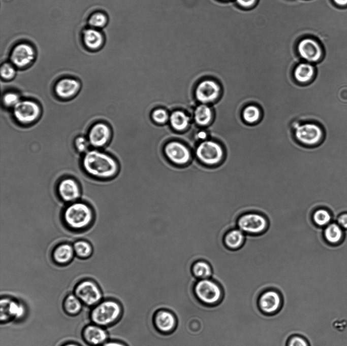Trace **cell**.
<instances>
[{
  "instance_id": "obj_38",
  "label": "cell",
  "mask_w": 347,
  "mask_h": 346,
  "mask_svg": "<svg viewBox=\"0 0 347 346\" xmlns=\"http://www.w3.org/2000/svg\"><path fill=\"white\" fill-rule=\"evenodd\" d=\"M75 146L77 149L81 152L88 150L90 143L88 140L83 136L77 137L75 141Z\"/></svg>"
},
{
  "instance_id": "obj_44",
  "label": "cell",
  "mask_w": 347,
  "mask_h": 346,
  "mask_svg": "<svg viewBox=\"0 0 347 346\" xmlns=\"http://www.w3.org/2000/svg\"><path fill=\"white\" fill-rule=\"evenodd\" d=\"M64 346H79V345H78L76 344H74V343H70L66 344L64 345Z\"/></svg>"
},
{
  "instance_id": "obj_25",
  "label": "cell",
  "mask_w": 347,
  "mask_h": 346,
  "mask_svg": "<svg viewBox=\"0 0 347 346\" xmlns=\"http://www.w3.org/2000/svg\"><path fill=\"white\" fill-rule=\"evenodd\" d=\"M192 273L197 280L211 278L213 270L211 265L206 261L199 260L192 266Z\"/></svg>"
},
{
  "instance_id": "obj_17",
  "label": "cell",
  "mask_w": 347,
  "mask_h": 346,
  "mask_svg": "<svg viewBox=\"0 0 347 346\" xmlns=\"http://www.w3.org/2000/svg\"><path fill=\"white\" fill-rule=\"evenodd\" d=\"M300 56L309 62H316L321 57L322 51L319 44L311 39L300 41L297 47Z\"/></svg>"
},
{
  "instance_id": "obj_21",
  "label": "cell",
  "mask_w": 347,
  "mask_h": 346,
  "mask_svg": "<svg viewBox=\"0 0 347 346\" xmlns=\"http://www.w3.org/2000/svg\"><path fill=\"white\" fill-rule=\"evenodd\" d=\"M80 87V84L77 80L72 78H64L57 82L54 89L58 96L68 98L76 94Z\"/></svg>"
},
{
  "instance_id": "obj_13",
  "label": "cell",
  "mask_w": 347,
  "mask_h": 346,
  "mask_svg": "<svg viewBox=\"0 0 347 346\" xmlns=\"http://www.w3.org/2000/svg\"><path fill=\"white\" fill-rule=\"evenodd\" d=\"M35 51L31 45L21 43L13 49L10 59L12 64L18 67H23L29 64L34 59Z\"/></svg>"
},
{
  "instance_id": "obj_11",
  "label": "cell",
  "mask_w": 347,
  "mask_h": 346,
  "mask_svg": "<svg viewBox=\"0 0 347 346\" xmlns=\"http://www.w3.org/2000/svg\"><path fill=\"white\" fill-rule=\"evenodd\" d=\"M40 112L39 106L31 100H20L13 108L15 118L22 123H29L35 121L39 116Z\"/></svg>"
},
{
  "instance_id": "obj_31",
  "label": "cell",
  "mask_w": 347,
  "mask_h": 346,
  "mask_svg": "<svg viewBox=\"0 0 347 346\" xmlns=\"http://www.w3.org/2000/svg\"><path fill=\"white\" fill-rule=\"evenodd\" d=\"M324 235L328 241L337 243L342 238V232L340 228L336 224L329 225L325 230Z\"/></svg>"
},
{
  "instance_id": "obj_43",
  "label": "cell",
  "mask_w": 347,
  "mask_h": 346,
  "mask_svg": "<svg viewBox=\"0 0 347 346\" xmlns=\"http://www.w3.org/2000/svg\"><path fill=\"white\" fill-rule=\"evenodd\" d=\"M337 5L344 6L347 5V0H333Z\"/></svg>"
},
{
  "instance_id": "obj_6",
  "label": "cell",
  "mask_w": 347,
  "mask_h": 346,
  "mask_svg": "<svg viewBox=\"0 0 347 346\" xmlns=\"http://www.w3.org/2000/svg\"><path fill=\"white\" fill-rule=\"evenodd\" d=\"M196 152L202 162L210 166L219 164L224 156L223 147L218 143L212 141H205L200 143Z\"/></svg>"
},
{
  "instance_id": "obj_15",
  "label": "cell",
  "mask_w": 347,
  "mask_h": 346,
  "mask_svg": "<svg viewBox=\"0 0 347 346\" xmlns=\"http://www.w3.org/2000/svg\"><path fill=\"white\" fill-rule=\"evenodd\" d=\"M50 255L53 263L59 266L68 265L75 257L73 245L68 242L55 245Z\"/></svg>"
},
{
  "instance_id": "obj_39",
  "label": "cell",
  "mask_w": 347,
  "mask_h": 346,
  "mask_svg": "<svg viewBox=\"0 0 347 346\" xmlns=\"http://www.w3.org/2000/svg\"><path fill=\"white\" fill-rule=\"evenodd\" d=\"M257 0H236L239 5L244 8L252 7L256 2Z\"/></svg>"
},
{
  "instance_id": "obj_9",
  "label": "cell",
  "mask_w": 347,
  "mask_h": 346,
  "mask_svg": "<svg viewBox=\"0 0 347 346\" xmlns=\"http://www.w3.org/2000/svg\"><path fill=\"white\" fill-rule=\"evenodd\" d=\"M283 299L280 293L275 289H269L262 292L258 300L260 311L266 315L277 314L281 309Z\"/></svg>"
},
{
  "instance_id": "obj_26",
  "label": "cell",
  "mask_w": 347,
  "mask_h": 346,
  "mask_svg": "<svg viewBox=\"0 0 347 346\" xmlns=\"http://www.w3.org/2000/svg\"><path fill=\"white\" fill-rule=\"evenodd\" d=\"M75 256L79 259H86L93 253L92 244L85 239H77L73 243Z\"/></svg>"
},
{
  "instance_id": "obj_22",
  "label": "cell",
  "mask_w": 347,
  "mask_h": 346,
  "mask_svg": "<svg viewBox=\"0 0 347 346\" xmlns=\"http://www.w3.org/2000/svg\"><path fill=\"white\" fill-rule=\"evenodd\" d=\"M294 79L299 83L309 84L313 81L315 76V69L309 63H300L294 70Z\"/></svg>"
},
{
  "instance_id": "obj_27",
  "label": "cell",
  "mask_w": 347,
  "mask_h": 346,
  "mask_svg": "<svg viewBox=\"0 0 347 346\" xmlns=\"http://www.w3.org/2000/svg\"><path fill=\"white\" fill-rule=\"evenodd\" d=\"M196 122L200 126H206L211 121L212 112L211 108L206 104L198 106L194 113Z\"/></svg>"
},
{
  "instance_id": "obj_20",
  "label": "cell",
  "mask_w": 347,
  "mask_h": 346,
  "mask_svg": "<svg viewBox=\"0 0 347 346\" xmlns=\"http://www.w3.org/2000/svg\"><path fill=\"white\" fill-rule=\"evenodd\" d=\"M83 336L86 342L94 345H98L106 342L108 334L101 326L96 324L89 325L84 329Z\"/></svg>"
},
{
  "instance_id": "obj_19",
  "label": "cell",
  "mask_w": 347,
  "mask_h": 346,
  "mask_svg": "<svg viewBox=\"0 0 347 346\" xmlns=\"http://www.w3.org/2000/svg\"><path fill=\"white\" fill-rule=\"evenodd\" d=\"M110 135L109 127L103 123H98L91 128L88 134V141L92 146L101 147L108 142Z\"/></svg>"
},
{
  "instance_id": "obj_42",
  "label": "cell",
  "mask_w": 347,
  "mask_h": 346,
  "mask_svg": "<svg viewBox=\"0 0 347 346\" xmlns=\"http://www.w3.org/2000/svg\"><path fill=\"white\" fill-rule=\"evenodd\" d=\"M198 138L200 139H205L207 136V134L204 131H200L198 134Z\"/></svg>"
},
{
  "instance_id": "obj_37",
  "label": "cell",
  "mask_w": 347,
  "mask_h": 346,
  "mask_svg": "<svg viewBox=\"0 0 347 346\" xmlns=\"http://www.w3.org/2000/svg\"><path fill=\"white\" fill-rule=\"evenodd\" d=\"M152 118L156 123H164L168 120V115L165 110L158 109L153 111Z\"/></svg>"
},
{
  "instance_id": "obj_14",
  "label": "cell",
  "mask_w": 347,
  "mask_h": 346,
  "mask_svg": "<svg viewBox=\"0 0 347 346\" xmlns=\"http://www.w3.org/2000/svg\"><path fill=\"white\" fill-rule=\"evenodd\" d=\"M153 322L155 328L161 333L169 334L177 326L175 315L169 310L160 309L154 314Z\"/></svg>"
},
{
  "instance_id": "obj_2",
  "label": "cell",
  "mask_w": 347,
  "mask_h": 346,
  "mask_svg": "<svg viewBox=\"0 0 347 346\" xmlns=\"http://www.w3.org/2000/svg\"><path fill=\"white\" fill-rule=\"evenodd\" d=\"M82 165L88 175L102 181L114 178L118 172V166L115 160L109 155L97 150L86 152Z\"/></svg>"
},
{
  "instance_id": "obj_36",
  "label": "cell",
  "mask_w": 347,
  "mask_h": 346,
  "mask_svg": "<svg viewBox=\"0 0 347 346\" xmlns=\"http://www.w3.org/2000/svg\"><path fill=\"white\" fill-rule=\"evenodd\" d=\"M3 101L6 106L14 108L20 100L17 94L14 92H8L4 95Z\"/></svg>"
},
{
  "instance_id": "obj_12",
  "label": "cell",
  "mask_w": 347,
  "mask_h": 346,
  "mask_svg": "<svg viewBox=\"0 0 347 346\" xmlns=\"http://www.w3.org/2000/svg\"><path fill=\"white\" fill-rule=\"evenodd\" d=\"M221 88L214 81L206 80L201 82L197 86L195 95L198 101L203 104L212 102L219 96Z\"/></svg>"
},
{
  "instance_id": "obj_40",
  "label": "cell",
  "mask_w": 347,
  "mask_h": 346,
  "mask_svg": "<svg viewBox=\"0 0 347 346\" xmlns=\"http://www.w3.org/2000/svg\"><path fill=\"white\" fill-rule=\"evenodd\" d=\"M102 346H127L124 343L118 341H106Z\"/></svg>"
},
{
  "instance_id": "obj_4",
  "label": "cell",
  "mask_w": 347,
  "mask_h": 346,
  "mask_svg": "<svg viewBox=\"0 0 347 346\" xmlns=\"http://www.w3.org/2000/svg\"><path fill=\"white\" fill-rule=\"evenodd\" d=\"M294 137L302 145L312 148L320 146L324 141L325 131L323 126L313 121L299 124L294 130Z\"/></svg>"
},
{
  "instance_id": "obj_32",
  "label": "cell",
  "mask_w": 347,
  "mask_h": 346,
  "mask_svg": "<svg viewBox=\"0 0 347 346\" xmlns=\"http://www.w3.org/2000/svg\"><path fill=\"white\" fill-rule=\"evenodd\" d=\"M330 214L324 209H317L312 214V220L314 223L318 226L321 227L327 225L330 222Z\"/></svg>"
},
{
  "instance_id": "obj_33",
  "label": "cell",
  "mask_w": 347,
  "mask_h": 346,
  "mask_svg": "<svg viewBox=\"0 0 347 346\" xmlns=\"http://www.w3.org/2000/svg\"><path fill=\"white\" fill-rule=\"evenodd\" d=\"M107 21V17L105 14L97 12L93 13L90 16L88 19V24L91 27L97 29L105 26Z\"/></svg>"
},
{
  "instance_id": "obj_35",
  "label": "cell",
  "mask_w": 347,
  "mask_h": 346,
  "mask_svg": "<svg viewBox=\"0 0 347 346\" xmlns=\"http://www.w3.org/2000/svg\"><path fill=\"white\" fill-rule=\"evenodd\" d=\"M15 69L14 65L10 63H4L1 67V76L5 79L12 78L15 75Z\"/></svg>"
},
{
  "instance_id": "obj_24",
  "label": "cell",
  "mask_w": 347,
  "mask_h": 346,
  "mask_svg": "<svg viewBox=\"0 0 347 346\" xmlns=\"http://www.w3.org/2000/svg\"><path fill=\"white\" fill-rule=\"evenodd\" d=\"M245 238V233L238 228L229 231L224 237L225 246L231 250L239 249L243 244Z\"/></svg>"
},
{
  "instance_id": "obj_10",
  "label": "cell",
  "mask_w": 347,
  "mask_h": 346,
  "mask_svg": "<svg viewBox=\"0 0 347 346\" xmlns=\"http://www.w3.org/2000/svg\"><path fill=\"white\" fill-rule=\"evenodd\" d=\"M75 295L82 302L88 306L98 303L102 299V292L93 281L83 280L78 284L75 288Z\"/></svg>"
},
{
  "instance_id": "obj_28",
  "label": "cell",
  "mask_w": 347,
  "mask_h": 346,
  "mask_svg": "<svg viewBox=\"0 0 347 346\" xmlns=\"http://www.w3.org/2000/svg\"><path fill=\"white\" fill-rule=\"evenodd\" d=\"M262 113L260 108L255 105L245 106L241 112V117L243 121L249 124L258 122L261 118Z\"/></svg>"
},
{
  "instance_id": "obj_5",
  "label": "cell",
  "mask_w": 347,
  "mask_h": 346,
  "mask_svg": "<svg viewBox=\"0 0 347 346\" xmlns=\"http://www.w3.org/2000/svg\"><path fill=\"white\" fill-rule=\"evenodd\" d=\"M122 314L121 305L117 301L107 300L101 302L91 310L90 318L100 326H107L118 321Z\"/></svg>"
},
{
  "instance_id": "obj_23",
  "label": "cell",
  "mask_w": 347,
  "mask_h": 346,
  "mask_svg": "<svg viewBox=\"0 0 347 346\" xmlns=\"http://www.w3.org/2000/svg\"><path fill=\"white\" fill-rule=\"evenodd\" d=\"M83 41L87 48L97 50L102 47L104 42V37L97 29L90 27L83 31Z\"/></svg>"
},
{
  "instance_id": "obj_3",
  "label": "cell",
  "mask_w": 347,
  "mask_h": 346,
  "mask_svg": "<svg viewBox=\"0 0 347 346\" xmlns=\"http://www.w3.org/2000/svg\"><path fill=\"white\" fill-rule=\"evenodd\" d=\"M193 289L196 298L205 305H218L224 298V293L222 287L211 278L197 280L195 282Z\"/></svg>"
},
{
  "instance_id": "obj_34",
  "label": "cell",
  "mask_w": 347,
  "mask_h": 346,
  "mask_svg": "<svg viewBox=\"0 0 347 346\" xmlns=\"http://www.w3.org/2000/svg\"><path fill=\"white\" fill-rule=\"evenodd\" d=\"M287 346H311L309 342L304 337L299 335L291 336L287 343Z\"/></svg>"
},
{
  "instance_id": "obj_1",
  "label": "cell",
  "mask_w": 347,
  "mask_h": 346,
  "mask_svg": "<svg viewBox=\"0 0 347 346\" xmlns=\"http://www.w3.org/2000/svg\"><path fill=\"white\" fill-rule=\"evenodd\" d=\"M61 214V221L65 228L73 232L87 230L92 225L95 218L92 206L81 199L67 204Z\"/></svg>"
},
{
  "instance_id": "obj_41",
  "label": "cell",
  "mask_w": 347,
  "mask_h": 346,
  "mask_svg": "<svg viewBox=\"0 0 347 346\" xmlns=\"http://www.w3.org/2000/svg\"><path fill=\"white\" fill-rule=\"evenodd\" d=\"M338 223L342 227L347 228V214L341 216L339 218Z\"/></svg>"
},
{
  "instance_id": "obj_18",
  "label": "cell",
  "mask_w": 347,
  "mask_h": 346,
  "mask_svg": "<svg viewBox=\"0 0 347 346\" xmlns=\"http://www.w3.org/2000/svg\"><path fill=\"white\" fill-rule=\"evenodd\" d=\"M1 304V321H6L10 318L20 319L25 313L24 305L7 298H2Z\"/></svg>"
},
{
  "instance_id": "obj_29",
  "label": "cell",
  "mask_w": 347,
  "mask_h": 346,
  "mask_svg": "<svg viewBox=\"0 0 347 346\" xmlns=\"http://www.w3.org/2000/svg\"><path fill=\"white\" fill-rule=\"evenodd\" d=\"M189 117L181 111L173 112L170 117V122L172 127L176 130L185 129L189 124Z\"/></svg>"
},
{
  "instance_id": "obj_8",
  "label": "cell",
  "mask_w": 347,
  "mask_h": 346,
  "mask_svg": "<svg viewBox=\"0 0 347 346\" xmlns=\"http://www.w3.org/2000/svg\"><path fill=\"white\" fill-rule=\"evenodd\" d=\"M55 190L58 198L67 204L80 200L82 195L80 184L72 178H66L60 180Z\"/></svg>"
},
{
  "instance_id": "obj_7",
  "label": "cell",
  "mask_w": 347,
  "mask_h": 346,
  "mask_svg": "<svg viewBox=\"0 0 347 346\" xmlns=\"http://www.w3.org/2000/svg\"><path fill=\"white\" fill-rule=\"evenodd\" d=\"M266 218L259 213L249 212L241 215L237 221V228L245 234H259L267 228Z\"/></svg>"
},
{
  "instance_id": "obj_16",
  "label": "cell",
  "mask_w": 347,
  "mask_h": 346,
  "mask_svg": "<svg viewBox=\"0 0 347 346\" xmlns=\"http://www.w3.org/2000/svg\"><path fill=\"white\" fill-rule=\"evenodd\" d=\"M165 152L169 159L177 165L187 163L191 158V153L185 146L178 142L168 143Z\"/></svg>"
},
{
  "instance_id": "obj_30",
  "label": "cell",
  "mask_w": 347,
  "mask_h": 346,
  "mask_svg": "<svg viewBox=\"0 0 347 346\" xmlns=\"http://www.w3.org/2000/svg\"><path fill=\"white\" fill-rule=\"evenodd\" d=\"M81 301L74 294L69 295L65 299L64 307L67 313L76 315L81 309Z\"/></svg>"
}]
</instances>
